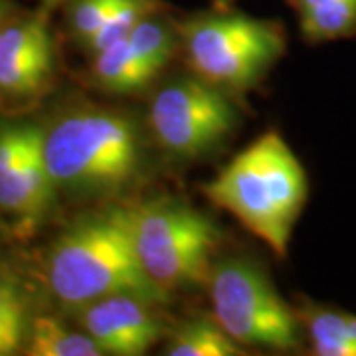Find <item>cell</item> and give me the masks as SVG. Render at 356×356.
Returning <instances> with one entry per match:
<instances>
[{
    "label": "cell",
    "instance_id": "6da1fadb",
    "mask_svg": "<svg viewBox=\"0 0 356 356\" xmlns=\"http://www.w3.org/2000/svg\"><path fill=\"white\" fill-rule=\"evenodd\" d=\"M44 159L58 194L115 198L145 175V133L125 109L81 103L44 125Z\"/></svg>",
    "mask_w": 356,
    "mask_h": 356
},
{
    "label": "cell",
    "instance_id": "7a4b0ae2",
    "mask_svg": "<svg viewBox=\"0 0 356 356\" xmlns=\"http://www.w3.org/2000/svg\"><path fill=\"white\" fill-rule=\"evenodd\" d=\"M44 271L54 299L72 311L117 293L139 295L156 305L170 303L140 267L121 204L65 226L46 252Z\"/></svg>",
    "mask_w": 356,
    "mask_h": 356
},
{
    "label": "cell",
    "instance_id": "3957f363",
    "mask_svg": "<svg viewBox=\"0 0 356 356\" xmlns=\"http://www.w3.org/2000/svg\"><path fill=\"white\" fill-rule=\"evenodd\" d=\"M210 202L229 212L267 248L285 257L305 210L309 178L277 131H267L204 184Z\"/></svg>",
    "mask_w": 356,
    "mask_h": 356
},
{
    "label": "cell",
    "instance_id": "277c9868",
    "mask_svg": "<svg viewBox=\"0 0 356 356\" xmlns=\"http://www.w3.org/2000/svg\"><path fill=\"white\" fill-rule=\"evenodd\" d=\"M125 210L135 254L156 289L172 301L175 293L208 283L224 238L212 218L170 196L129 204Z\"/></svg>",
    "mask_w": 356,
    "mask_h": 356
},
{
    "label": "cell",
    "instance_id": "5b68a950",
    "mask_svg": "<svg viewBox=\"0 0 356 356\" xmlns=\"http://www.w3.org/2000/svg\"><path fill=\"white\" fill-rule=\"evenodd\" d=\"M177 30L192 74L232 95L257 88L287 50L281 22L232 8L188 14Z\"/></svg>",
    "mask_w": 356,
    "mask_h": 356
},
{
    "label": "cell",
    "instance_id": "8992f818",
    "mask_svg": "<svg viewBox=\"0 0 356 356\" xmlns=\"http://www.w3.org/2000/svg\"><path fill=\"white\" fill-rule=\"evenodd\" d=\"M206 287L212 315L240 346L281 353L303 346L305 331L295 305L281 297L266 269L254 259H216Z\"/></svg>",
    "mask_w": 356,
    "mask_h": 356
},
{
    "label": "cell",
    "instance_id": "52a82bcc",
    "mask_svg": "<svg viewBox=\"0 0 356 356\" xmlns=\"http://www.w3.org/2000/svg\"><path fill=\"white\" fill-rule=\"evenodd\" d=\"M147 125L161 151L180 161H196L214 153L236 133L240 109L232 93L191 72L154 91Z\"/></svg>",
    "mask_w": 356,
    "mask_h": 356
},
{
    "label": "cell",
    "instance_id": "ba28073f",
    "mask_svg": "<svg viewBox=\"0 0 356 356\" xmlns=\"http://www.w3.org/2000/svg\"><path fill=\"white\" fill-rule=\"evenodd\" d=\"M58 191L44 159V125L0 117V212L22 236L42 226L56 206Z\"/></svg>",
    "mask_w": 356,
    "mask_h": 356
},
{
    "label": "cell",
    "instance_id": "9c48e42d",
    "mask_svg": "<svg viewBox=\"0 0 356 356\" xmlns=\"http://www.w3.org/2000/svg\"><path fill=\"white\" fill-rule=\"evenodd\" d=\"M180 48L177 20L166 10L145 18L129 36L91 56V86L111 95L140 93L153 83Z\"/></svg>",
    "mask_w": 356,
    "mask_h": 356
},
{
    "label": "cell",
    "instance_id": "30bf717a",
    "mask_svg": "<svg viewBox=\"0 0 356 356\" xmlns=\"http://www.w3.org/2000/svg\"><path fill=\"white\" fill-rule=\"evenodd\" d=\"M56 77V42L48 10L14 14L0 28V105L40 99Z\"/></svg>",
    "mask_w": 356,
    "mask_h": 356
},
{
    "label": "cell",
    "instance_id": "8fae6325",
    "mask_svg": "<svg viewBox=\"0 0 356 356\" xmlns=\"http://www.w3.org/2000/svg\"><path fill=\"white\" fill-rule=\"evenodd\" d=\"M156 303L117 293L76 309V323L99 344L103 355L143 356L168 332L166 323L156 311Z\"/></svg>",
    "mask_w": 356,
    "mask_h": 356
},
{
    "label": "cell",
    "instance_id": "7c38bea8",
    "mask_svg": "<svg viewBox=\"0 0 356 356\" xmlns=\"http://www.w3.org/2000/svg\"><path fill=\"white\" fill-rule=\"evenodd\" d=\"M297 317L309 341V355L356 356V315L341 307L299 297Z\"/></svg>",
    "mask_w": 356,
    "mask_h": 356
},
{
    "label": "cell",
    "instance_id": "4fadbf2b",
    "mask_svg": "<svg viewBox=\"0 0 356 356\" xmlns=\"http://www.w3.org/2000/svg\"><path fill=\"white\" fill-rule=\"evenodd\" d=\"M34 315L32 293L22 273L0 259V356L24 353Z\"/></svg>",
    "mask_w": 356,
    "mask_h": 356
},
{
    "label": "cell",
    "instance_id": "5bb4252c",
    "mask_svg": "<svg viewBox=\"0 0 356 356\" xmlns=\"http://www.w3.org/2000/svg\"><path fill=\"white\" fill-rule=\"evenodd\" d=\"M297 16L301 38L317 46L356 38V0H285Z\"/></svg>",
    "mask_w": 356,
    "mask_h": 356
},
{
    "label": "cell",
    "instance_id": "9a60e30c",
    "mask_svg": "<svg viewBox=\"0 0 356 356\" xmlns=\"http://www.w3.org/2000/svg\"><path fill=\"white\" fill-rule=\"evenodd\" d=\"M163 355L240 356L245 355V350L222 329L214 315H198L180 321L172 329L168 327Z\"/></svg>",
    "mask_w": 356,
    "mask_h": 356
},
{
    "label": "cell",
    "instance_id": "2e32d148",
    "mask_svg": "<svg viewBox=\"0 0 356 356\" xmlns=\"http://www.w3.org/2000/svg\"><path fill=\"white\" fill-rule=\"evenodd\" d=\"M22 355L28 356H105L81 327L74 329L60 317L36 313Z\"/></svg>",
    "mask_w": 356,
    "mask_h": 356
},
{
    "label": "cell",
    "instance_id": "e0dca14e",
    "mask_svg": "<svg viewBox=\"0 0 356 356\" xmlns=\"http://www.w3.org/2000/svg\"><path fill=\"white\" fill-rule=\"evenodd\" d=\"M121 2L123 0H67L64 6L70 36L86 48Z\"/></svg>",
    "mask_w": 356,
    "mask_h": 356
},
{
    "label": "cell",
    "instance_id": "ac0fdd59",
    "mask_svg": "<svg viewBox=\"0 0 356 356\" xmlns=\"http://www.w3.org/2000/svg\"><path fill=\"white\" fill-rule=\"evenodd\" d=\"M14 8L13 4H10V0H0V28L6 24L10 18L14 16Z\"/></svg>",
    "mask_w": 356,
    "mask_h": 356
},
{
    "label": "cell",
    "instance_id": "d6986e66",
    "mask_svg": "<svg viewBox=\"0 0 356 356\" xmlns=\"http://www.w3.org/2000/svg\"><path fill=\"white\" fill-rule=\"evenodd\" d=\"M67 0H42V4H44V10H54V8H58V6H64Z\"/></svg>",
    "mask_w": 356,
    "mask_h": 356
},
{
    "label": "cell",
    "instance_id": "ffe728a7",
    "mask_svg": "<svg viewBox=\"0 0 356 356\" xmlns=\"http://www.w3.org/2000/svg\"><path fill=\"white\" fill-rule=\"evenodd\" d=\"M234 2H236V0H212L214 8H232Z\"/></svg>",
    "mask_w": 356,
    "mask_h": 356
},
{
    "label": "cell",
    "instance_id": "44dd1931",
    "mask_svg": "<svg viewBox=\"0 0 356 356\" xmlns=\"http://www.w3.org/2000/svg\"><path fill=\"white\" fill-rule=\"evenodd\" d=\"M0 228H2V226H0Z\"/></svg>",
    "mask_w": 356,
    "mask_h": 356
}]
</instances>
